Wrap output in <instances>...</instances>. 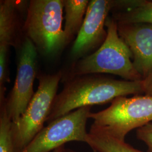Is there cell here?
Masks as SVG:
<instances>
[{"label": "cell", "mask_w": 152, "mask_h": 152, "mask_svg": "<svg viewBox=\"0 0 152 152\" xmlns=\"http://www.w3.org/2000/svg\"><path fill=\"white\" fill-rule=\"evenodd\" d=\"M143 93L145 95L152 96V72L145 78L142 80Z\"/></svg>", "instance_id": "cell-17"}, {"label": "cell", "mask_w": 152, "mask_h": 152, "mask_svg": "<svg viewBox=\"0 0 152 152\" xmlns=\"http://www.w3.org/2000/svg\"><path fill=\"white\" fill-rule=\"evenodd\" d=\"M15 1H1L0 3V45L14 46L16 44Z\"/></svg>", "instance_id": "cell-13"}, {"label": "cell", "mask_w": 152, "mask_h": 152, "mask_svg": "<svg viewBox=\"0 0 152 152\" xmlns=\"http://www.w3.org/2000/svg\"><path fill=\"white\" fill-rule=\"evenodd\" d=\"M9 46L5 45H0V96L1 102L5 100L4 98L5 87L7 72V59Z\"/></svg>", "instance_id": "cell-15"}, {"label": "cell", "mask_w": 152, "mask_h": 152, "mask_svg": "<svg viewBox=\"0 0 152 152\" xmlns=\"http://www.w3.org/2000/svg\"><path fill=\"white\" fill-rule=\"evenodd\" d=\"M64 152H76L75 151H73L72 149H67V148H65V150H64Z\"/></svg>", "instance_id": "cell-19"}, {"label": "cell", "mask_w": 152, "mask_h": 152, "mask_svg": "<svg viewBox=\"0 0 152 152\" xmlns=\"http://www.w3.org/2000/svg\"><path fill=\"white\" fill-rule=\"evenodd\" d=\"M91 107H84L53 121L22 152H51L70 141L86 143V123Z\"/></svg>", "instance_id": "cell-6"}, {"label": "cell", "mask_w": 152, "mask_h": 152, "mask_svg": "<svg viewBox=\"0 0 152 152\" xmlns=\"http://www.w3.org/2000/svg\"><path fill=\"white\" fill-rule=\"evenodd\" d=\"M65 149V145H63L62 147H59V148L56 149L54 151L51 152H64Z\"/></svg>", "instance_id": "cell-18"}, {"label": "cell", "mask_w": 152, "mask_h": 152, "mask_svg": "<svg viewBox=\"0 0 152 152\" xmlns=\"http://www.w3.org/2000/svg\"><path fill=\"white\" fill-rule=\"evenodd\" d=\"M88 118L94 120L91 128L125 140L131 131L138 129L152 121V96L118 97L112 102L108 108L97 113L90 112Z\"/></svg>", "instance_id": "cell-4"}, {"label": "cell", "mask_w": 152, "mask_h": 152, "mask_svg": "<svg viewBox=\"0 0 152 152\" xmlns=\"http://www.w3.org/2000/svg\"><path fill=\"white\" fill-rule=\"evenodd\" d=\"M113 9H126L113 14L118 23L152 24V1L145 0L113 1Z\"/></svg>", "instance_id": "cell-10"}, {"label": "cell", "mask_w": 152, "mask_h": 152, "mask_svg": "<svg viewBox=\"0 0 152 152\" xmlns=\"http://www.w3.org/2000/svg\"><path fill=\"white\" fill-rule=\"evenodd\" d=\"M86 143L94 152H142L132 147L125 140L91 127L88 132Z\"/></svg>", "instance_id": "cell-11"}, {"label": "cell", "mask_w": 152, "mask_h": 152, "mask_svg": "<svg viewBox=\"0 0 152 152\" xmlns=\"http://www.w3.org/2000/svg\"><path fill=\"white\" fill-rule=\"evenodd\" d=\"M113 9V1H89L83 24L72 46L71 53L74 57H81L103 43L107 36L104 26L109 12Z\"/></svg>", "instance_id": "cell-8"}, {"label": "cell", "mask_w": 152, "mask_h": 152, "mask_svg": "<svg viewBox=\"0 0 152 152\" xmlns=\"http://www.w3.org/2000/svg\"><path fill=\"white\" fill-rule=\"evenodd\" d=\"M88 4L89 1L87 0H64L65 11L64 32L67 44L79 32Z\"/></svg>", "instance_id": "cell-12"}, {"label": "cell", "mask_w": 152, "mask_h": 152, "mask_svg": "<svg viewBox=\"0 0 152 152\" xmlns=\"http://www.w3.org/2000/svg\"><path fill=\"white\" fill-rule=\"evenodd\" d=\"M143 93L142 80L129 81L97 76L69 79L57 94L46 120L50 123L77 109L112 102L115 98Z\"/></svg>", "instance_id": "cell-1"}, {"label": "cell", "mask_w": 152, "mask_h": 152, "mask_svg": "<svg viewBox=\"0 0 152 152\" xmlns=\"http://www.w3.org/2000/svg\"><path fill=\"white\" fill-rule=\"evenodd\" d=\"M18 61L13 88L9 98L1 102L13 123L24 113L35 93L33 83L36 75L37 48L28 37L23 42Z\"/></svg>", "instance_id": "cell-7"}, {"label": "cell", "mask_w": 152, "mask_h": 152, "mask_svg": "<svg viewBox=\"0 0 152 152\" xmlns=\"http://www.w3.org/2000/svg\"><path fill=\"white\" fill-rule=\"evenodd\" d=\"M105 26L107 36L103 43L95 53L76 62L69 79L90 74L108 73L120 76L126 81L142 80L133 64L130 50L118 34L117 21L113 18H108Z\"/></svg>", "instance_id": "cell-2"}, {"label": "cell", "mask_w": 152, "mask_h": 152, "mask_svg": "<svg viewBox=\"0 0 152 152\" xmlns=\"http://www.w3.org/2000/svg\"><path fill=\"white\" fill-rule=\"evenodd\" d=\"M61 71L54 75H41L39 85L24 113L12 123V135L15 152H22L44 128L57 94L62 77Z\"/></svg>", "instance_id": "cell-5"}, {"label": "cell", "mask_w": 152, "mask_h": 152, "mask_svg": "<svg viewBox=\"0 0 152 152\" xmlns=\"http://www.w3.org/2000/svg\"><path fill=\"white\" fill-rule=\"evenodd\" d=\"M121 38L132 55V62L144 79L152 72V24L118 23Z\"/></svg>", "instance_id": "cell-9"}, {"label": "cell", "mask_w": 152, "mask_h": 152, "mask_svg": "<svg viewBox=\"0 0 152 152\" xmlns=\"http://www.w3.org/2000/svg\"><path fill=\"white\" fill-rule=\"evenodd\" d=\"M12 123L5 109L1 105L0 152H15L12 135Z\"/></svg>", "instance_id": "cell-14"}, {"label": "cell", "mask_w": 152, "mask_h": 152, "mask_svg": "<svg viewBox=\"0 0 152 152\" xmlns=\"http://www.w3.org/2000/svg\"><path fill=\"white\" fill-rule=\"evenodd\" d=\"M64 0H31L24 25L26 37L42 54L53 55L67 44L62 28Z\"/></svg>", "instance_id": "cell-3"}, {"label": "cell", "mask_w": 152, "mask_h": 152, "mask_svg": "<svg viewBox=\"0 0 152 152\" xmlns=\"http://www.w3.org/2000/svg\"><path fill=\"white\" fill-rule=\"evenodd\" d=\"M136 136L147 145V152H152V124L149 123L137 129Z\"/></svg>", "instance_id": "cell-16"}]
</instances>
